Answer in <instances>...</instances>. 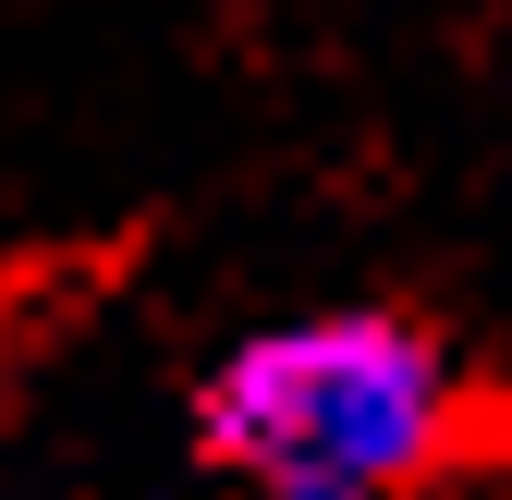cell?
Listing matches in <instances>:
<instances>
[{
    "instance_id": "cell-1",
    "label": "cell",
    "mask_w": 512,
    "mask_h": 500,
    "mask_svg": "<svg viewBox=\"0 0 512 500\" xmlns=\"http://www.w3.org/2000/svg\"><path fill=\"white\" fill-rule=\"evenodd\" d=\"M208 464L256 500H403L464 452L476 391L439 330L342 305V318L256 330L208 379Z\"/></svg>"
}]
</instances>
